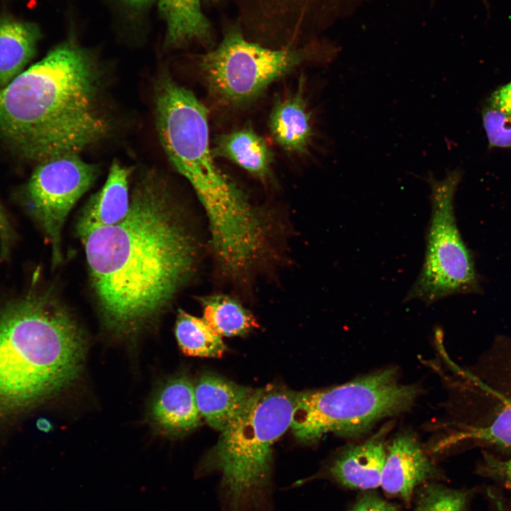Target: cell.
<instances>
[{
  "mask_svg": "<svg viewBox=\"0 0 511 511\" xmlns=\"http://www.w3.org/2000/svg\"><path fill=\"white\" fill-rule=\"evenodd\" d=\"M436 476L434 465L417 439L402 433L387 448L380 487L387 495L410 504L416 490Z\"/></svg>",
  "mask_w": 511,
  "mask_h": 511,
  "instance_id": "cell-10",
  "label": "cell"
},
{
  "mask_svg": "<svg viewBox=\"0 0 511 511\" xmlns=\"http://www.w3.org/2000/svg\"><path fill=\"white\" fill-rule=\"evenodd\" d=\"M113 114L96 58L67 41L0 89V141L34 165L80 155L111 136Z\"/></svg>",
  "mask_w": 511,
  "mask_h": 511,
  "instance_id": "cell-2",
  "label": "cell"
},
{
  "mask_svg": "<svg viewBox=\"0 0 511 511\" xmlns=\"http://www.w3.org/2000/svg\"><path fill=\"white\" fill-rule=\"evenodd\" d=\"M175 335L182 351L188 356L220 358L226 350L225 344L203 318L180 310Z\"/></svg>",
  "mask_w": 511,
  "mask_h": 511,
  "instance_id": "cell-20",
  "label": "cell"
},
{
  "mask_svg": "<svg viewBox=\"0 0 511 511\" xmlns=\"http://www.w3.org/2000/svg\"><path fill=\"white\" fill-rule=\"evenodd\" d=\"M165 22V45L181 48L192 42L211 43V26L203 14L200 0H157Z\"/></svg>",
  "mask_w": 511,
  "mask_h": 511,
  "instance_id": "cell-18",
  "label": "cell"
},
{
  "mask_svg": "<svg viewBox=\"0 0 511 511\" xmlns=\"http://www.w3.org/2000/svg\"><path fill=\"white\" fill-rule=\"evenodd\" d=\"M456 439H475L504 448H511V405L503 408L488 425L472 427Z\"/></svg>",
  "mask_w": 511,
  "mask_h": 511,
  "instance_id": "cell-22",
  "label": "cell"
},
{
  "mask_svg": "<svg viewBox=\"0 0 511 511\" xmlns=\"http://www.w3.org/2000/svg\"><path fill=\"white\" fill-rule=\"evenodd\" d=\"M319 52L314 46L267 48L231 31L216 49L201 57L199 65L213 99L233 107L255 100L273 82Z\"/></svg>",
  "mask_w": 511,
  "mask_h": 511,
  "instance_id": "cell-8",
  "label": "cell"
},
{
  "mask_svg": "<svg viewBox=\"0 0 511 511\" xmlns=\"http://www.w3.org/2000/svg\"><path fill=\"white\" fill-rule=\"evenodd\" d=\"M131 175V168L113 161L104 185L90 197L77 218L75 230L81 241L93 231L117 224L126 216Z\"/></svg>",
  "mask_w": 511,
  "mask_h": 511,
  "instance_id": "cell-11",
  "label": "cell"
},
{
  "mask_svg": "<svg viewBox=\"0 0 511 511\" xmlns=\"http://www.w3.org/2000/svg\"><path fill=\"white\" fill-rule=\"evenodd\" d=\"M203 319L220 336H243L258 327L253 314L236 298L224 294L198 297Z\"/></svg>",
  "mask_w": 511,
  "mask_h": 511,
  "instance_id": "cell-19",
  "label": "cell"
},
{
  "mask_svg": "<svg viewBox=\"0 0 511 511\" xmlns=\"http://www.w3.org/2000/svg\"><path fill=\"white\" fill-rule=\"evenodd\" d=\"M349 511H397V507L373 492L361 495Z\"/></svg>",
  "mask_w": 511,
  "mask_h": 511,
  "instance_id": "cell-25",
  "label": "cell"
},
{
  "mask_svg": "<svg viewBox=\"0 0 511 511\" xmlns=\"http://www.w3.org/2000/svg\"><path fill=\"white\" fill-rule=\"evenodd\" d=\"M153 90L160 143L171 165L194 189L204 210L214 211L233 201L242 189L214 162L207 108L166 72L158 75Z\"/></svg>",
  "mask_w": 511,
  "mask_h": 511,
  "instance_id": "cell-5",
  "label": "cell"
},
{
  "mask_svg": "<svg viewBox=\"0 0 511 511\" xmlns=\"http://www.w3.org/2000/svg\"><path fill=\"white\" fill-rule=\"evenodd\" d=\"M483 126L490 146L511 147V114L490 99L483 111Z\"/></svg>",
  "mask_w": 511,
  "mask_h": 511,
  "instance_id": "cell-23",
  "label": "cell"
},
{
  "mask_svg": "<svg viewBox=\"0 0 511 511\" xmlns=\"http://www.w3.org/2000/svg\"><path fill=\"white\" fill-rule=\"evenodd\" d=\"M483 1H485V0H483Z\"/></svg>",
  "mask_w": 511,
  "mask_h": 511,
  "instance_id": "cell-29",
  "label": "cell"
},
{
  "mask_svg": "<svg viewBox=\"0 0 511 511\" xmlns=\"http://www.w3.org/2000/svg\"><path fill=\"white\" fill-rule=\"evenodd\" d=\"M165 175L142 170L126 216L82 241L104 324L136 332L169 307L194 275L200 244Z\"/></svg>",
  "mask_w": 511,
  "mask_h": 511,
  "instance_id": "cell-1",
  "label": "cell"
},
{
  "mask_svg": "<svg viewBox=\"0 0 511 511\" xmlns=\"http://www.w3.org/2000/svg\"><path fill=\"white\" fill-rule=\"evenodd\" d=\"M462 177L458 170L442 179L429 174L431 215L425 236V253L420 272L405 301L427 304L459 294L478 292L480 282L472 253L458 230L454 197Z\"/></svg>",
  "mask_w": 511,
  "mask_h": 511,
  "instance_id": "cell-7",
  "label": "cell"
},
{
  "mask_svg": "<svg viewBox=\"0 0 511 511\" xmlns=\"http://www.w3.org/2000/svg\"><path fill=\"white\" fill-rule=\"evenodd\" d=\"M127 4L135 8H143L150 4L153 0H123Z\"/></svg>",
  "mask_w": 511,
  "mask_h": 511,
  "instance_id": "cell-28",
  "label": "cell"
},
{
  "mask_svg": "<svg viewBox=\"0 0 511 511\" xmlns=\"http://www.w3.org/2000/svg\"><path fill=\"white\" fill-rule=\"evenodd\" d=\"M254 391L211 373L202 375L194 387L200 415L221 432L244 410Z\"/></svg>",
  "mask_w": 511,
  "mask_h": 511,
  "instance_id": "cell-14",
  "label": "cell"
},
{
  "mask_svg": "<svg viewBox=\"0 0 511 511\" xmlns=\"http://www.w3.org/2000/svg\"><path fill=\"white\" fill-rule=\"evenodd\" d=\"M151 416L154 424L169 434H181L197 427L201 415L190 380L180 375L167 381L153 402Z\"/></svg>",
  "mask_w": 511,
  "mask_h": 511,
  "instance_id": "cell-15",
  "label": "cell"
},
{
  "mask_svg": "<svg viewBox=\"0 0 511 511\" xmlns=\"http://www.w3.org/2000/svg\"><path fill=\"white\" fill-rule=\"evenodd\" d=\"M15 241V233L8 215L0 202V258L6 260L10 255Z\"/></svg>",
  "mask_w": 511,
  "mask_h": 511,
  "instance_id": "cell-26",
  "label": "cell"
},
{
  "mask_svg": "<svg viewBox=\"0 0 511 511\" xmlns=\"http://www.w3.org/2000/svg\"><path fill=\"white\" fill-rule=\"evenodd\" d=\"M483 456V473L499 480L511 490V458L502 461L489 454H485Z\"/></svg>",
  "mask_w": 511,
  "mask_h": 511,
  "instance_id": "cell-24",
  "label": "cell"
},
{
  "mask_svg": "<svg viewBox=\"0 0 511 511\" xmlns=\"http://www.w3.org/2000/svg\"><path fill=\"white\" fill-rule=\"evenodd\" d=\"M41 33L37 24L0 17V89L23 72L37 52Z\"/></svg>",
  "mask_w": 511,
  "mask_h": 511,
  "instance_id": "cell-16",
  "label": "cell"
},
{
  "mask_svg": "<svg viewBox=\"0 0 511 511\" xmlns=\"http://www.w3.org/2000/svg\"><path fill=\"white\" fill-rule=\"evenodd\" d=\"M298 392L255 390L241 414L203 459L199 477L216 472L222 511H270L273 446L290 427Z\"/></svg>",
  "mask_w": 511,
  "mask_h": 511,
  "instance_id": "cell-4",
  "label": "cell"
},
{
  "mask_svg": "<svg viewBox=\"0 0 511 511\" xmlns=\"http://www.w3.org/2000/svg\"><path fill=\"white\" fill-rule=\"evenodd\" d=\"M211 151L214 158L228 159L263 181L271 177L273 153L264 138L251 128L217 136Z\"/></svg>",
  "mask_w": 511,
  "mask_h": 511,
  "instance_id": "cell-17",
  "label": "cell"
},
{
  "mask_svg": "<svg viewBox=\"0 0 511 511\" xmlns=\"http://www.w3.org/2000/svg\"><path fill=\"white\" fill-rule=\"evenodd\" d=\"M419 389L386 368L334 388L298 392L290 427L303 442L327 433L354 436L376 422L410 408Z\"/></svg>",
  "mask_w": 511,
  "mask_h": 511,
  "instance_id": "cell-6",
  "label": "cell"
},
{
  "mask_svg": "<svg viewBox=\"0 0 511 511\" xmlns=\"http://www.w3.org/2000/svg\"><path fill=\"white\" fill-rule=\"evenodd\" d=\"M83 331L53 290L33 285L0 307V422L40 405L82 372Z\"/></svg>",
  "mask_w": 511,
  "mask_h": 511,
  "instance_id": "cell-3",
  "label": "cell"
},
{
  "mask_svg": "<svg viewBox=\"0 0 511 511\" xmlns=\"http://www.w3.org/2000/svg\"><path fill=\"white\" fill-rule=\"evenodd\" d=\"M414 493V511H466L467 495L461 490L429 481Z\"/></svg>",
  "mask_w": 511,
  "mask_h": 511,
  "instance_id": "cell-21",
  "label": "cell"
},
{
  "mask_svg": "<svg viewBox=\"0 0 511 511\" xmlns=\"http://www.w3.org/2000/svg\"><path fill=\"white\" fill-rule=\"evenodd\" d=\"M489 99L500 108L511 114V82L495 90Z\"/></svg>",
  "mask_w": 511,
  "mask_h": 511,
  "instance_id": "cell-27",
  "label": "cell"
},
{
  "mask_svg": "<svg viewBox=\"0 0 511 511\" xmlns=\"http://www.w3.org/2000/svg\"><path fill=\"white\" fill-rule=\"evenodd\" d=\"M97 164L79 154L58 156L35 165L22 190V201L50 246L52 264L62 261V231L68 214L99 175Z\"/></svg>",
  "mask_w": 511,
  "mask_h": 511,
  "instance_id": "cell-9",
  "label": "cell"
},
{
  "mask_svg": "<svg viewBox=\"0 0 511 511\" xmlns=\"http://www.w3.org/2000/svg\"><path fill=\"white\" fill-rule=\"evenodd\" d=\"M387 456L383 432L346 446L331 463L329 476L350 489L369 491L380 486Z\"/></svg>",
  "mask_w": 511,
  "mask_h": 511,
  "instance_id": "cell-12",
  "label": "cell"
},
{
  "mask_svg": "<svg viewBox=\"0 0 511 511\" xmlns=\"http://www.w3.org/2000/svg\"><path fill=\"white\" fill-rule=\"evenodd\" d=\"M268 125L273 138L283 150L296 154L308 152L314 132L302 77L296 91L275 100Z\"/></svg>",
  "mask_w": 511,
  "mask_h": 511,
  "instance_id": "cell-13",
  "label": "cell"
}]
</instances>
